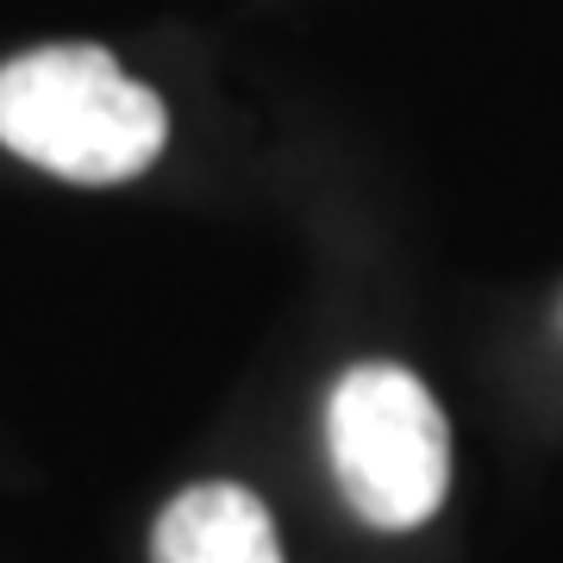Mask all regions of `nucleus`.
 Listing matches in <instances>:
<instances>
[{"instance_id":"obj_1","label":"nucleus","mask_w":563,"mask_h":563,"mask_svg":"<svg viewBox=\"0 0 563 563\" xmlns=\"http://www.w3.org/2000/svg\"><path fill=\"white\" fill-rule=\"evenodd\" d=\"M169 139L163 101L101 44H44L0 63V144L63 181L107 188L157 163Z\"/></svg>"},{"instance_id":"obj_2","label":"nucleus","mask_w":563,"mask_h":563,"mask_svg":"<svg viewBox=\"0 0 563 563\" xmlns=\"http://www.w3.org/2000/svg\"><path fill=\"white\" fill-rule=\"evenodd\" d=\"M325 439H332V470H339L344 501L369 526L407 532L444 507L451 426H444L432 388L407 376L401 363H357L332 388Z\"/></svg>"},{"instance_id":"obj_3","label":"nucleus","mask_w":563,"mask_h":563,"mask_svg":"<svg viewBox=\"0 0 563 563\" xmlns=\"http://www.w3.org/2000/svg\"><path fill=\"white\" fill-rule=\"evenodd\" d=\"M151 563H282V544L251 488L201 483L163 507Z\"/></svg>"}]
</instances>
